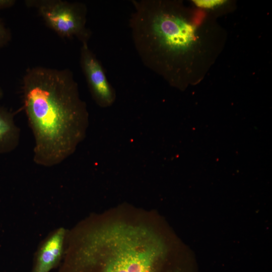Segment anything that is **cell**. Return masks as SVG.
<instances>
[{
    "instance_id": "cell-1",
    "label": "cell",
    "mask_w": 272,
    "mask_h": 272,
    "mask_svg": "<svg viewBox=\"0 0 272 272\" xmlns=\"http://www.w3.org/2000/svg\"><path fill=\"white\" fill-rule=\"evenodd\" d=\"M23 107L34 140L33 160L43 167L60 164L85 135L88 113L72 72L37 66L22 78Z\"/></svg>"
},
{
    "instance_id": "cell-2",
    "label": "cell",
    "mask_w": 272,
    "mask_h": 272,
    "mask_svg": "<svg viewBox=\"0 0 272 272\" xmlns=\"http://www.w3.org/2000/svg\"><path fill=\"white\" fill-rule=\"evenodd\" d=\"M161 244L148 228L113 223L89 231L61 272H159Z\"/></svg>"
},
{
    "instance_id": "cell-3",
    "label": "cell",
    "mask_w": 272,
    "mask_h": 272,
    "mask_svg": "<svg viewBox=\"0 0 272 272\" xmlns=\"http://www.w3.org/2000/svg\"><path fill=\"white\" fill-rule=\"evenodd\" d=\"M129 20L132 39L148 69L172 76L191 37V29L176 6L155 0L132 1Z\"/></svg>"
},
{
    "instance_id": "cell-4",
    "label": "cell",
    "mask_w": 272,
    "mask_h": 272,
    "mask_svg": "<svg viewBox=\"0 0 272 272\" xmlns=\"http://www.w3.org/2000/svg\"><path fill=\"white\" fill-rule=\"evenodd\" d=\"M26 5L36 9L46 24L62 37H76L88 43L91 36L87 27L86 6L62 0H27Z\"/></svg>"
},
{
    "instance_id": "cell-5",
    "label": "cell",
    "mask_w": 272,
    "mask_h": 272,
    "mask_svg": "<svg viewBox=\"0 0 272 272\" xmlns=\"http://www.w3.org/2000/svg\"><path fill=\"white\" fill-rule=\"evenodd\" d=\"M82 44L80 64L92 96L100 106H109L115 100L114 91L107 80L101 63L88 43Z\"/></svg>"
},
{
    "instance_id": "cell-6",
    "label": "cell",
    "mask_w": 272,
    "mask_h": 272,
    "mask_svg": "<svg viewBox=\"0 0 272 272\" xmlns=\"http://www.w3.org/2000/svg\"><path fill=\"white\" fill-rule=\"evenodd\" d=\"M66 237L65 230L60 228L42 243L36 256L32 272H49L61 261Z\"/></svg>"
},
{
    "instance_id": "cell-7",
    "label": "cell",
    "mask_w": 272,
    "mask_h": 272,
    "mask_svg": "<svg viewBox=\"0 0 272 272\" xmlns=\"http://www.w3.org/2000/svg\"><path fill=\"white\" fill-rule=\"evenodd\" d=\"M20 130L15 122L14 114L0 107V154L14 150L19 145Z\"/></svg>"
},
{
    "instance_id": "cell-8",
    "label": "cell",
    "mask_w": 272,
    "mask_h": 272,
    "mask_svg": "<svg viewBox=\"0 0 272 272\" xmlns=\"http://www.w3.org/2000/svg\"><path fill=\"white\" fill-rule=\"evenodd\" d=\"M11 38L10 31L0 19V48L5 46Z\"/></svg>"
},
{
    "instance_id": "cell-9",
    "label": "cell",
    "mask_w": 272,
    "mask_h": 272,
    "mask_svg": "<svg viewBox=\"0 0 272 272\" xmlns=\"http://www.w3.org/2000/svg\"><path fill=\"white\" fill-rule=\"evenodd\" d=\"M194 2L198 6L209 8L216 6L222 2L221 1H196Z\"/></svg>"
},
{
    "instance_id": "cell-10",
    "label": "cell",
    "mask_w": 272,
    "mask_h": 272,
    "mask_svg": "<svg viewBox=\"0 0 272 272\" xmlns=\"http://www.w3.org/2000/svg\"><path fill=\"white\" fill-rule=\"evenodd\" d=\"M15 3L14 0H0V10L10 8Z\"/></svg>"
},
{
    "instance_id": "cell-11",
    "label": "cell",
    "mask_w": 272,
    "mask_h": 272,
    "mask_svg": "<svg viewBox=\"0 0 272 272\" xmlns=\"http://www.w3.org/2000/svg\"><path fill=\"white\" fill-rule=\"evenodd\" d=\"M3 96V90H2V88H1V87H0V100L2 98Z\"/></svg>"
}]
</instances>
